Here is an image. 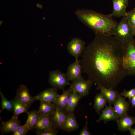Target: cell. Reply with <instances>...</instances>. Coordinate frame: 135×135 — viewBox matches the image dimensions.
I'll return each instance as SVG.
<instances>
[{"instance_id": "1", "label": "cell", "mask_w": 135, "mask_h": 135, "mask_svg": "<svg viewBox=\"0 0 135 135\" xmlns=\"http://www.w3.org/2000/svg\"><path fill=\"white\" fill-rule=\"evenodd\" d=\"M95 34L82 55V72L98 86L115 89L128 75L123 65L124 48L114 37Z\"/></svg>"}, {"instance_id": "2", "label": "cell", "mask_w": 135, "mask_h": 135, "mask_svg": "<svg viewBox=\"0 0 135 135\" xmlns=\"http://www.w3.org/2000/svg\"><path fill=\"white\" fill-rule=\"evenodd\" d=\"M75 14L78 19L95 34L112 36L118 23L110 14H103L91 10L78 9Z\"/></svg>"}, {"instance_id": "3", "label": "cell", "mask_w": 135, "mask_h": 135, "mask_svg": "<svg viewBox=\"0 0 135 135\" xmlns=\"http://www.w3.org/2000/svg\"><path fill=\"white\" fill-rule=\"evenodd\" d=\"M112 35L124 48L135 36L133 28L125 17L117 23L113 30Z\"/></svg>"}, {"instance_id": "4", "label": "cell", "mask_w": 135, "mask_h": 135, "mask_svg": "<svg viewBox=\"0 0 135 135\" xmlns=\"http://www.w3.org/2000/svg\"><path fill=\"white\" fill-rule=\"evenodd\" d=\"M123 65L127 75L135 76V39H131L124 47Z\"/></svg>"}, {"instance_id": "5", "label": "cell", "mask_w": 135, "mask_h": 135, "mask_svg": "<svg viewBox=\"0 0 135 135\" xmlns=\"http://www.w3.org/2000/svg\"><path fill=\"white\" fill-rule=\"evenodd\" d=\"M49 82L52 87L64 90L65 86L70 85L66 74L59 70H55L50 72L49 74Z\"/></svg>"}, {"instance_id": "6", "label": "cell", "mask_w": 135, "mask_h": 135, "mask_svg": "<svg viewBox=\"0 0 135 135\" xmlns=\"http://www.w3.org/2000/svg\"><path fill=\"white\" fill-rule=\"evenodd\" d=\"M92 82L90 80H86L82 77L72 81L70 87L73 91L82 97L88 95Z\"/></svg>"}, {"instance_id": "7", "label": "cell", "mask_w": 135, "mask_h": 135, "mask_svg": "<svg viewBox=\"0 0 135 135\" xmlns=\"http://www.w3.org/2000/svg\"><path fill=\"white\" fill-rule=\"evenodd\" d=\"M85 44V42L82 39L74 37L68 43L67 48L70 54L74 57L76 59H78L84 51Z\"/></svg>"}, {"instance_id": "8", "label": "cell", "mask_w": 135, "mask_h": 135, "mask_svg": "<svg viewBox=\"0 0 135 135\" xmlns=\"http://www.w3.org/2000/svg\"><path fill=\"white\" fill-rule=\"evenodd\" d=\"M113 10L110 14L112 17L116 18L125 17L127 12L126 9L128 6V0H112Z\"/></svg>"}, {"instance_id": "9", "label": "cell", "mask_w": 135, "mask_h": 135, "mask_svg": "<svg viewBox=\"0 0 135 135\" xmlns=\"http://www.w3.org/2000/svg\"><path fill=\"white\" fill-rule=\"evenodd\" d=\"M55 127L50 116L43 115L38 116L37 121L33 129L37 132L55 129Z\"/></svg>"}, {"instance_id": "10", "label": "cell", "mask_w": 135, "mask_h": 135, "mask_svg": "<svg viewBox=\"0 0 135 135\" xmlns=\"http://www.w3.org/2000/svg\"><path fill=\"white\" fill-rule=\"evenodd\" d=\"M16 94L18 98L29 108L36 100L34 97H33L30 95L27 87L23 84L20 85L17 90Z\"/></svg>"}, {"instance_id": "11", "label": "cell", "mask_w": 135, "mask_h": 135, "mask_svg": "<svg viewBox=\"0 0 135 135\" xmlns=\"http://www.w3.org/2000/svg\"><path fill=\"white\" fill-rule=\"evenodd\" d=\"M82 72L80 60L76 59L74 62L69 66L66 74L69 81H73L82 77Z\"/></svg>"}, {"instance_id": "12", "label": "cell", "mask_w": 135, "mask_h": 135, "mask_svg": "<svg viewBox=\"0 0 135 135\" xmlns=\"http://www.w3.org/2000/svg\"><path fill=\"white\" fill-rule=\"evenodd\" d=\"M114 104V109L119 118L127 114V111L130 108L129 104L120 94L118 96Z\"/></svg>"}, {"instance_id": "13", "label": "cell", "mask_w": 135, "mask_h": 135, "mask_svg": "<svg viewBox=\"0 0 135 135\" xmlns=\"http://www.w3.org/2000/svg\"><path fill=\"white\" fill-rule=\"evenodd\" d=\"M58 95L57 88L52 87L42 91L34 97L36 100L54 102Z\"/></svg>"}, {"instance_id": "14", "label": "cell", "mask_w": 135, "mask_h": 135, "mask_svg": "<svg viewBox=\"0 0 135 135\" xmlns=\"http://www.w3.org/2000/svg\"><path fill=\"white\" fill-rule=\"evenodd\" d=\"M21 122L18 117L12 116L9 120L4 122L2 121L0 128V132L2 134L13 132L20 125Z\"/></svg>"}, {"instance_id": "15", "label": "cell", "mask_w": 135, "mask_h": 135, "mask_svg": "<svg viewBox=\"0 0 135 135\" xmlns=\"http://www.w3.org/2000/svg\"><path fill=\"white\" fill-rule=\"evenodd\" d=\"M105 106V108L102 110V113L97 120V122L103 120L106 124L108 121L116 120L119 118L111 104H109L108 106L106 105Z\"/></svg>"}, {"instance_id": "16", "label": "cell", "mask_w": 135, "mask_h": 135, "mask_svg": "<svg viewBox=\"0 0 135 135\" xmlns=\"http://www.w3.org/2000/svg\"><path fill=\"white\" fill-rule=\"evenodd\" d=\"M66 112L60 108L56 107L53 113L50 116L52 121L55 127L62 128L67 117Z\"/></svg>"}, {"instance_id": "17", "label": "cell", "mask_w": 135, "mask_h": 135, "mask_svg": "<svg viewBox=\"0 0 135 135\" xmlns=\"http://www.w3.org/2000/svg\"><path fill=\"white\" fill-rule=\"evenodd\" d=\"M98 89L100 91V93L109 104H114L119 94L114 89L110 88L98 86Z\"/></svg>"}, {"instance_id": "18", "label": "cell", "mask_w": 135, "mask_h": 135, "mask_svg": "<svg viewBox=\"0 0 135 135\" xmlns=\"http://www.w3.org/2000/svg\"><path fill=\"white\" fill-rule=\"evenodd\" d=\"M118 124V130L120 131L128 130L135 124V117L128 116V114L116 120Z\"/></svg>"}, {"instance_id": "19", "label": "cell", "mask_w": 135, "mask_h": 135, "mask_svg": "<svg viewBox=\"0 0 135 135\" xmlns=\"http://www.w3.org/2000/svg\"><path fill=\"white\" fill-rule=\"evenodd\" d=\"M13 106V114L12 116L18 117L21 114L28 112V107L25 104L20 100L16 96L15 98L10 100Z\"/></svg>"}, {"instance_id": "20", "label": "cell", "mask_w": 135, "mask_h": 135, "mask_svg": "<svg viewBox=\"0 0 135 135\" xmlns=\"http://www.w3.org/2000/svg\"><path fill=\"white\" fill-rule=\"evenodd\" d=\"M82 97L77 93L74 91L70 93L67 105L64 110L66 113L73 114L75 108L78 105Z\"/></svg>"}, {"instance_id": "21", "label": "cell", "mask_w": 135, "mask_h": 135, "mask_svg": "<svg viewBox=\"0 0 135 135\" xmlns=\"http://www.w3.org/2000/svg\"><path fill=\"white\" fill-rule=\"evenodd\" d=\"M73 90L70 86L67 90H63L61 95L58 94L55 101L53 102L55 106L63 110L66 108L68 100L69 95Z\"/></svg>"}, {"instance_id": "22", "label": "cell", "mask_w": 135, "mask_h": 135, "mask_svg": "<svg viewBox=\"0 0 135 135\" xmlns=\"http://www.w3.org/2000/svg\"><path fill=\"white\" fill-rule=\"evenodd\" d=\"M40 102L39 107L37 111L38 116H51L56 108L53 103L44 101Z\"/></svg>"}, {"instance_id": "23", "label": "cell", "mask_w": 135, "mask_h": 135, "mask_svg": "<svg viewBox=\"0 0 135 135\" xmlns=\"http://www.w3.org/2000/svg\"><path fill=\"white\" fill-rule=\"evenodd\" d=\"M78 126V124L73 114H68L61 129L66 131L70 132L76 130Z\"/></svg>"}, {"instance_id": "24", "label": "cell", "mask_w": 135, "mask_h": 135, "mask_svg": "<svg viewBox=\"0 0 135 135\" xmlns=\"http://www.w3.org/2000/svg\"><path fill=\"white\" fill-rule=\"evenodd\" d=\"M106 102L101 93L97 94L95 96L94 107L96 112L98 114H100V111L106 105Z\"/></svg>"}, {"instance_id": "25", "label": "cell", "mask_w": 135, "mask_h": 135, "mask_svg": "<svg viewBox=\"0 0 135 135\" xmlns=\"http://www.w3.org/2000/svg\"><path fill=\"white\" fill-rule=\"evenodd\" d=\"M28 118L25 124L30 130L33 129L37 121L38 115L36 110L31 111L27 113Z\"/></svg>"}, {"instance_id": "26", "label": "cell", "mask_w": 135, "mask_h": 135, "mask_svg": "<svg viewBox=\"0 0 135 135\" xmlns=\"http://www.w3.org/2000/svg\"><path fill=\"white\" fill-rule=\"evenodd\" d=\"M0 94L1 98V107L2 109H6L9 112L13 110V106L10 102L8 100L0 91Z\"/></svg>"}, {"instance_id": "27", "label": "cell", "mask_w": 135, "mask_h": 135, "mask_svg": "<svg viewBox=\"0 0 135 135\" xmlns=\"http://www.w3.org/2000/svg\"><path fill=\"white\" fill-rule=\"evenodd\" d=\"M125 17L133 28L135 27V8L127 12Z\"/></svg>"}, {"instance_id": "28", "label": "cell", "mask_w": 135, "mask_h": 135, "mask_svg": "<svg viewBox=\"0 0 135 135\" xmlns=\"http://www.w3.org/2000/svg\"><path fill=\"white\" fill-rule=\"evenodd\" d=\"M29 128L25 124L23 126L20 125L12 134V135H25L29 130Z\"/></svg>"}, {"instance_id": "29", "label": "cell", "mask_w": 135, "mask_h": 135, "mask_svg": "<svg viewBox=\"0 0 135 135\" xmlns=\"http://www.w3.org/2000/svg\"><path fill=\"white\" fill-rule=\"evenodd\" d=\"M120 94L122 96L124 97V99H125L126 98H128L129 102L130 104L132 98L135 95V88H133L128 91L124 90L123 92L121 93Z\"/></svg>"}, {"instance_id": "30", "label": "cell", "mask_w": 135, "mask_h": 135, "mask_svg": "<svg viewBox=\"0 0 135 135\" xmlns=\"http://www.w3.org/2000/svg\"><path fill=\"white\" fill-rule=\"evenodd\" d=\"M57 132L58 131L55 129L36 132V134L37 135H56Z\"/></svg>"}, {"instance_id": "31", "label": "cell", "mask_w": 135, "mask_h": 135, "mask_svg": "<svg viewBox=\"0 0 135 135\" xmlns=\"http://www.w3.org/2000/svg\"><path fill=\"white\" fill-rule=\"evenodd\" d=\"M88 123V122L86 120L85 125L80 132V135H90L91 134L88 130L87 126Z\"/></svg>"}, {"instance_id": "32", "label": "cell", "mask_w": 135, "mask_h": 135, "mask_svg": "<svg viewBox=\"0 0 135 135\" xmlns=\"http://www.w3.org/2000/svg\"><path fill=\"white\" fill-rule=\"evenodd\" d=\"M131 135H135V128H133L132 127L130 128L128 130Z\"/></svg>"}, {"instance_id": "33", "label": "cell", "mask_w": 135, "mask_h": 135, "mask_svg": "<svg viewBox=\"0 0 135 135\" xmlns=\"http://www.w3.org/2000/svg\"><path fill=\"white\" fill-rule=\"evenodd\" d=\"M131 103L132 104V106L135 108V95L132 98L131 100Z\"/></svg>"}, {"instance_id": "34", "label": "cell", "mask_w": 135, "mask_h": 135, "mask_svg": "<svg viewBox=\"0 0 135 135\" xmlns=\"http://www.w3.org/2000/svg\"><path fill=\"white\" fill-rule=\"evenodd\" d=\"M133 30H134V33L135 34V27L133 28Z\"/></svg>"}]
</instances>
